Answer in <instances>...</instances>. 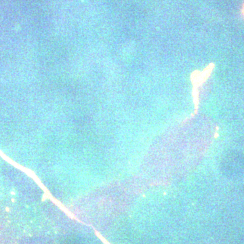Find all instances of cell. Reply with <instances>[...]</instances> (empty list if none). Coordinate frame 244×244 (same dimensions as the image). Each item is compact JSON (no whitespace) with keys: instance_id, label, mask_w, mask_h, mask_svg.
Here are the masks:
<instances>
[{"instance_id":"cell-1","label":"cell","mask_w":244,"mask_h":244,"mask_svg":"<svg viewBox=\"0 0 244 244\" xmlns=\"http://www.w3.org/2000/svg\"><path fill=\"white\" fill-rule=\"evenodd\" d=\"M242 16H243V18H244V3L243 4V5L242 7Z\"/></svg>"}]
</instances>
